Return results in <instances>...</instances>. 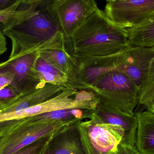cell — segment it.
<instances>
[{
	"mask_svg": "<svg viewBox=\"0 0 154 154\" xmlns=\"http://www.w3.org/2000/svg\"><path fill=\"white\" fill-rule=\"evenodd\" d=\"M74 57L108 56L129 46L127 32L97 9L66 39Z\"/></svg>",
	"mask_w": 154,
	"mask_h": 154,
	"instance_id": "6da1fadb",
	"label": "cell"
},
{
	"mask_svg": "<svg viewBox=\"0 0 154 154\" xmlns=\"http://www.w3.org/2000/svg\"><path fill=\"white\" fill-rule=\"evenodd\" d=\"M99 103L121 113L133 115L139 103V87L115 70L98 78L90 87Z\"/></svg>",
	"mask_w": 154,
	"mask_h": 154,
	"instance_id": "7a4b0ae2",
	"label": "cell"
},
{
	"mask_svg": "<svg viewBox=\"0 0 154 154\" xmlns=\"http://www.w3.org/2000/svg\"><path fill=\"white\" fill-rule=\"evenodd\" d=\"M38 9V12L33 17L11 27L2 29L4 35L12 42V50L9 59L20 56L35 49L58 31L46 12L39 7Z\"/></svg>",
	"mask_w": 154,
	"mask_h": 154,
	"instance_id": "3957f363",
	"label": "cell"
},
{
	"mask_svg": "<svg viewBox=\"0 0 154 154\" xmlns=\"http://www.w3.org/2000/svg\"><path fill=\"white\" fill-rule=\"evenodd\" d=\"M88 119L77 124L85 154H117L124 136L123 129L104 122L93 111Z\"/></svg>",
	"mask_w": 154,
	"mask_h": 154,
	"instance_id": "277c9868",
	"label": "cell"
},
{
	"mask_svg": "<svg viewBox=\"0 0 154 154\" xmlns=\"http://www.w3.org/2000/svg\"><path fill=\"white\" fill-rule=\"evenodd\" d=\"M39 8L66 39L98 7L94 0H41Z\"/></svg>",
	"mask_w": 154,
	"mask_h": 154,
	"instance_id": "5b68a950",
	"label": "cell"
},
{
	"mask_svg": "<svg viewBox=\"0 0 154 154\" xmlns=\"http://www.w3.org/2000/svg\"><path fill=\"white\" fill-rule=\"evenodd\" d=\"M61 122H49L20 126L0 137V154H12L46 136L54 135L66 126Z\"/></svg>",
	"mask_w": 154,
	"mask_h": 154,
	"instance_id": "8992f818",
	"label": "cell"
},
{
	"mask_svg": "<svg viewBox=\"0 0 154 154\" xmlns=\"http://www.w3.org/2000/svg\"><path fill=\"white\" fill-rule=\"evenodd\" d=\"M42 44L26 54L0 63V73L9 72L13 75L11 85L21 95L44 87L41 86L33 72L39 57L38 49Z\"/></svg>",
	"mask_w": 154,
	"mask_h": 154,
	"instance_id": "52a82bcc",
	"label": "cell"
},
{
	"mask_svg": "<svg viewBox=\"0 0 154 154\" xmlns=\"http://www.w3.org/2000/svg\"><path fill=\"white\" fill-rule=\"evenodd\" d=\"M103 11L117 26L130 27L154 15V0H110Z\"/></svg>",
	"mask_w": 154,
	"mask_h": 154,
	"instance_id": "ba28073f",
	"label": "cell"
},
{
	"mask_svg": "<svg viewBox=\"0 0 154 154\" xmlns=\"http://www.w3.org/2000/svg\"><path fill=\"white\" fill-rule=\"evenodd\" d=\"M154 61V47L129 46L117 54L115 70L123 74L139 87Z\"/></svg>",
	"mask_w": 154,
	"mask_h": 154,
	"instance_id": "9c48e42d",
	"label": "cell"
},
{
	"mask_svg": "<svg viewBox=\"0 0 154 154\" xmlns=\"http://www.w3.org/2000/svg\"><path fill=\"white\" fill-rule=\"evenodd\" d=\"M38 51L39 57L64 74L68 82L75 69L76 60L68 49L63 35L57 31L41 45Z\"/></svg>",
	"mask_w": 154,
	"mask_h": 154,
	"instance_id": "30bf717a",
	"label": "cell"
},
{
	"mask_svg": "<svg viewBox=\"0 0 154 154\" xmlns=\"http://www.w3.org/2000/svg\"><path fill=\"white\" fill-rule=\"evenodd\" d=\"M75 91L66 88L49 100L22 110L0 116V122L20 119L41 113L65 109L79 108L80 104L74 97Z\"/></svg>",
	"mask_w": 154,
	"mask_h": 154,
	"instance_id": "8fae6325",
	"label": "cell"
},
{
	"mask_svg": "<svg viewBox=\"0 0 154 154\" xmlns=\"http://www.w3.org/2000/svg\"><path fill=\"white\" fill-rule=\"evenodd\" d=\"M77 123L66 126L52 138L44 154H85Z\"/></svg>",
	"mask_w": 154,
	"mask_h": 154,
	"instance_id": "7c38bea8",
	"label": "cell"
},
{
	"mask_svg": "<svg viewBox=\"0 0 154 154\" xmlns=\"http://www.w3.org/2000/svg\"><path fill=\"white\" fill-rule=\"evenodd\" d=\"M94 112L104 122L117 125L124 130V136L120 143L135 146L137 128L136 115L121 113L99 103Z\"/></svg>",
	"mask_w": 154,
	"mask_h": 154,
	"instance_id": "4fadbf2b",
	"label": "cell"
},
{
	"mask_svg": "<svg viewBox=\"0 0 154 154\" xmlns=\"http://www.w3.org/2000/svg\"><path fill=\"white\" fill-rule=\"evenodd\" d=\"M93 110L87 109H65L41 113L22 119V125H28L49 122H61L71 125L88 119Z\"/></svg>",
	"mask_w": 154,
	"mask_h": 154,
	"instance_id": "5bb4252c",
	"label": "cell"
},
{
	"mask_svg": "<svg viewBox=\"0 0 154 154\" xmlns=\"http://www.w3.org/2000/svg\"><path fill=\"white\" fill-rule=\"evenodd\" d=\"M67 87L47 84L45 86L22 95L9 106L0 109V116L22 110L40 104L54 97Z\"/></svg>",
	"mask_w": 154,
	"mask_h": 154,
	"instance_id": "9a60e30c",
	"label": "cell"
},
{
	"mask_svg": "<svg viewBox=\"0 0 154 154\" xmlns=\"http://www.w3.org/2000/svg\"><path fill=\"white\" fill-rule=\"evenodd\" d=\"M41 0H16L9 7L0 10V23L3 29L16 26L31 17L39 11Z\"/></svg>",
	"mask_w": 154,
	"mask_h": 154,
	"instance_id": "2e32d148",
	"label": "cell"
},
{
	"mask_svg": "<svg viewBox=\"0 0 154 154\" xmlns=\"http://www.w3.org/2000/svg\"><path fill=\"white\" fill-rule=\"evenodd\" d=\"M135 115L137 119L135 147L139 154H154V112L146 110Z\"/></svg>",
	"mask_w": 154,
	"mask_h": 154,
	"instance_id": "e0dca14e",
	"label": "cell"
},
{
	"mask_svg": "<svg viewBox=\"0 0 154 154\" xmlns=\"http://www.w3.org/2000/svg\"><path fill=\"white\" fill-rule=\"evenodd\" d=\"M129 46L132 47H154V15L139 24L124 29Z\"/></svg>",
	"mask_w": 154,
	"mask_h": 154,
	"instance_id": "ac0fdd59",
	"label": "cell"
},
{
	"mask_svg": "<svg viewBox=\"0 0 154 154\" xmlns=\"http://www.w3.org/2000/svg\"><path fill=\"white\" fill-rule=\"evenodd\" d=\"M33 72L42 86H45L47 84H51L69 87L67 85V76L39 56L34 66Z\"/></svg>",
	"mask_w": 154,
	"mask_h": 154,
	"instance_id": "d6986e66",
	"label": "cell"
},
{
	"mask_svg": "<svg viewBox=\"0 0 154 154\" xmlns=\"http://www.w3.org/2000/svg\"><path fill=\"white\" fill-rule=\"evenodd\" d=\"M146 110L154 112V61L139 87V103Z\"/></svg>",
	"mask_w": 154,
	"mask_h": 154,
	"instance_id": "ffe728a7",
	"label": "cell"
},
{
	"mask_svg": "<svg viewBox=\"0 0 154 154\" xmlns=\"http://www.w3.org/2000/svg\"><path fill=\"white\" fill-rule=\"evenodd\" d=\"M55 135L46 136L39 138L32 144L12 154H44L49 142Z\"/></svg>",
	"mask_w": 154,
	"mask_h": 154,
	"instance_id": "44dd1931",
	"label": "cell"
},
{
	"mask_svg": "<svg viewBox=\"0 0 154 154\" xmlns=\"http://www.w3.org/2000/svg\"><path fill=\"white\" fill-rule=\"evenodd\" d=\"M21 96L22 95L11 85L5 86L0 90V106L1 109L9 106Z\"/></svg>",
	"mask_w": 154,
	"mask_h": 154,
	"instance_id": "7402d4cb",
	"label": "cell"
},
{
	"mask_svg": "<svg viewBox=\"0 0 154 154\" xmlns=\"http://www.w3.org/2000/svg\"><path fill=\"white\" fill-rule=\"evenodd\" d=\"M117 154H139L135 146L120 143L118 146Z\"/></svg>",
	"mask_w": 154,
	"mask_h": 154,
	"instance_id": "603a6c76",
	"label": "cell"
},
{
	"mask_svg": "<svg viewBox=\"0 0 154 154\" xmlns=\"http://www.w3.org/2000/svg\"><path fill=\"white\" fill-rule=\"evenodd\" d=\"M13 80V75L10 73H0V90L7 85H11Z\"/></svg>",
	"mask_w": 154,
	"mask_h": 154,
	"instance_id": "cb8c5ba5",
	"label": "cell"
},
{
	"mask_svg": "<svg viewBox=\"0 0 154 154\" xmlns=\"http://www.w3.org/2000/svg\"><path fill=\"white\" fill-rule=\"evenodd\" d=\"M7 50V40L0 26V55L5 53Z\"/></svg>",
	"mask_w": 154,
	"mask_h": 154,
	"instance_id": "d4e9b609",
	"label": "cell"
},
{
	"mask_svg": "<svg viewBox=\"0 0 154 154\" xmlns=\"http://www.w3.org/2000/svg\"><path fill=\"white\" fill-rule=\"evenodd\" d=\"M15 2V0H0V10L8 8Z\"/></svg>",
	"mask_w": 154,
	"mask_h": 154,
	"instance_id": "484cf974",
	"label": "cell"
},
{
	"mask_svg": "<svg viewBox=\"0 0 154 154\" xmlns=\"http://www.w3.org/2000/svg\"><path fill=\"white\" fill-rule=\"evenodd\" d=\"M1 109V106H0V109Z\"/></svg>",
	"mask_w": 154,
	"mask_h": 154,
	"instance_id": "4316f807",
	"label": "cell"
}]
</instances>
